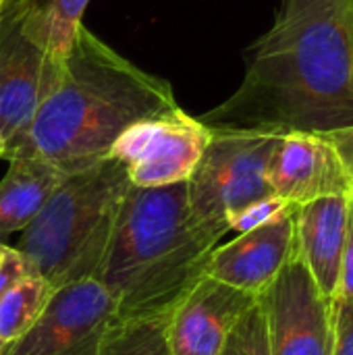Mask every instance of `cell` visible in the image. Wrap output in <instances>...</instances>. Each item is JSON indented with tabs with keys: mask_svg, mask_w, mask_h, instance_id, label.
Segmentation results:
<instances>
[{
	"mask_svg": "<svg viewBox=\"0 0 353 355\" xmlns=\"http://www.w3.org/2000/svg\"><path fill=\"white\" fill-rule=\"evenodd\" d=\"M200 121L279 133L353 129V0H281L248 48L239 87Z\"/></svg>",
	"mask_w": 353,
	"mask_h": 355,
	"instance_id": "6da1fadb",
	"label": "cell"
},
{
	"mask_svg": "<svg viewBox=\"0 0 353 355\" xmlns=\"http://www.w3.org/2000/svg\"><path fill=\"white\" fill-rule=\"evenodd\" d=\"M177 106L166 79L139 69L83 25L15 156L77 173L106 160L127 127Z\"/></svg>",
	"mask_w": 353,
	"mask_h": 355,
	"instance_id": "7a4b0ae2",
	"label": "cell"
},
{
	"mask_svg": "<svg viewBox=\"0 0 353 355\" xmlns=\"http://www.w3.org/2000/svg\"><path fill=\"white\" fill-rule=\"evenodd\" d=\"M225 235L202 225L187 183L129 187L96 275L117 320L166 322L179 302L206 277V264Z\"/></svg>",
	"mask_w": 353,
	"mask_h": 355,
	"instance_id": "3957f363",
	"label": "cell"
},
{
	"mask_svg": "<svg viewBox=\"0 0 353 355\" xmlns=\"http://www.w3.org/2000/svg\"><path fill=\"white\" fill-rule=\"evenodd\" d=\"M129 187L125 166L112 158L64 175L12 248L54 291L96 279Z\"/></svg>",
	"mask_w": 353,
	"mask_h": 355,
	"instance_id": "277c9868",
	"label": "cell"
},
{
	"mask_svg": "<svg viewBox=\"0 0 353 355\" xmlns=\"http://www.w3.org/2000/svg\"><path fill=\"white\" fill-rule=\"evenodd\" d=\"M210 131V141L187 181V198L202 225L227 235V220L235 212L273 196L266 173L283 133L212 127Z\"/></svg>",
	"mask_w": 353,
	"mask_h": 355,
	"instance_id": "5b68a950",
	"label": "cell"
},
{
	"mask_svg": "<svg viewBox=\"0 0 353 355\" xmlns=\"http://www.w3.org/2000/svg\"><path fill=\"white\" fill-rule=\"evenodd\" d=\"M210 127L185 110L171 108L127 127L112 144L108 158L121 162L133 187L187 183L208 141Z\"/></svg>",
	"mask_w": 353,
	"mask_h": 355,
	"instance_id": "8992f818",
	"label": "cell"
},
{
	"mask_svg": "<svg viewBox=\"0 0 353 355\" xmlns=\"http://www.w3.org/2000/svg\"><path fill=\"white\" fill-rule=\"evenodd\" d=\"M256 300L264 314L270 355L333 354V300L320 291L295 254Z\"/></svg>",
	"mask_w": 353,
	"mask_h": 355,
	"instance_id": "52a82bcc",
	"label": "cell"
},
{
	"mask_svg": "<svg viewBox=\"0 0 353 355\" xmlns=\"http://www.w3.org/2000/svg\"><path fill=\"white\" fill-rule=\"evenodd\" d=\"M114 320V306L96 279L71 283L52 293L37 322L4 355H100Z\"/></svg>",
	"mask_w": 353,
	"mask_h": 355,
	"instance_id": "ba28073f",
	"label": "cell"
},
{
	"mask_svg": "<svg viewBox=\"0 0 353 355\" xmlns=\"http://www.w3.org/2000/svg\"><path fill=\"white\" fill-rule=\"evenodd\" d=\"M27 2L0 31V135L8 150L6 160L23 148L60 71V60L23 31L21 17Z\"/></svg>",
	"mask_w": 353,
	"mask_h": 355,
	"instance_id": "9c48e42d",
	"label": "cell"
},
{
	"mask_svg": "<svg viewBox=\"0 0 353 355\" xmlns=\"http://www.w3.org/2000/svg\"><path fill=\"white\" fill-rule=\"evenodd\" d=\"M273 196L304 206L327 196H352L353 171L331 135L283 133L268 162Z\"/></svg>",
	"mask_w": 353,
	"mask_h": 355,
	"instance_id": "30bf717a",
	"label": "cell"
},
{
	"mask_svg": "<svg viewBox=\"0 0 353 355\" xmlns=\"http://www.w3.org/2000/svg\"><path fill=\"white\" fill-rule=\"evenodd\" d=\"M295 210L291 206L270 223L216 245L206 277L258 297L295 254Z\"/></svg>",
	"mask_w": 353,
	"mask_h": 355,
	"instance_id": "8fae6325",
	"label": "cell"
},
{
	"mask_svg": "<svg viewBox=\"0 0 353 355\" xmlns=\"http://www.w3.org/2000/svg\"><path fill=\"white\" fill-rule=\"evenodd\" d=\"M254 304L256 295L204 277L166 320L171 355H218L235 322Z\"/></svg>",
	"mask_w": 353,
	"mask_h": 355,
	"instance_id": "7c38bea8",
	"label": "cell"
},
{
	"mask_svg": "<svg viewBox=\"0 0 353 355\" xmlns=\"http://www.w3.org/2000/svg\"><path fill=\"white\" fill-rule=\"evenodd\" d=\"M352 196H327L295 210V256L325 295L335 300Z\"/></svg>",
	"mask_w": 353,
	"mask_h": 355,
	"instance_id": "4fadbf2b",
	"label": "cell"
},
{
	"mask_svg": "<svg viewBox=\"0 0 353 355\" xmlns=\"http://www.w3.org/2000/svg\"><path fill=\"white\" fill-rule=\"evenodd\" d=\"M64 179L50 162L37 156H15L0 181V241L21 233L44 208Z\"/></svg>",
	"mask_w": 353,
	"mask_h": 355,
	"instance_id": "5bb4252c",
	"label": "cell"
},
{
	"mask_svg": "<svg viewBox=\"0 0 353 355\" xmlns=\"http://www.w3.org/2000/svg\"><path fill=\"white\" fill-rule=\"evenodd\" d=\"M89 0H29L21 25L52 58L62 60L83 27V12Z\"/></svg>",
	"mask_w": 353,
	"mask_h": 355,
	"instance_id": "9a60e30c",
	"label": "cell"
},
{
	"mask_svg": "<svg viewBox=\"0 0 353 355\" xmlns=\"http://www.w3.org/2000/svg\"><path fill=\"white\" fill-rule=\"evenodd\" d=\"M54 289L37 272L17 279L0 297V343L10 345L21 339L44 314Z\"/></svg>",
	"mask_w": 353,
	"mask_h": 355,
	"instance_id": "2e32d148",
	"label": "cell"
},
{
	"mask_svg": "<svg viewBox=\"0 0 353 355\" xmlns=\"http://www.w3.org/2000/svg\"><path fill=\"white\" fill-rule=\"evenodd\" d=\"M100 355H171L166 322L114 320L104 337Z\"/></svg>",
	"mask_w": 353,
	"mask_h": 355,
	"instance_id": "e0dca14e",
	"label": "cell"
},
{
	"mask_svg": "<svg viewBox=\"0 0 353 355\" xmlns=\"http://www.w3.org/2000/svg\"><path fill=\"white\" fill-rule=\"evenodd\" d=\"M218 355H270L264 314L256 304L235 322Z\"/></svg>",
	"mask_w": 353,
	"mask_h": 355,
	"instance_id": "ac0fdd59",
	"label": "cell"
},
{
	"mask_svg": "<svg viewBox=\"0 0 353 355\" xmlns=\"http://www.w3.org/2000/svg\"><path fill=\"white\" fill-rule=\"evenodd\" d=\"M293 204H289V202H285V200H281L277 196H268V198L252 202L246 208H241L239 212H235L227 220V227H229V231H235L237 235L239 233H248V231H252L256 227H262V225L270 223L273 218L281 216Z\"/></svg>",
	"mask_w": 353,
	"mask_h": 355,
	"instance_id": "d6986e66",
	"label": "cell"
},
{
	"mask_svg": "<svg viewBox=\"0 0 353 355\" xmlns=\"http://www.w3.org/2000/svg\"><path fill=\"white\" fill-rule=\"evenodd\" d=\"M333 354L353 355V297H339L333 302Z\"/></svg>",
	"mask_w": 353,
	"mask_h": 355,
	"instance_id": "ffe728a7",
	"label": "cell"
},
{
	"mask_svg": "<svg viewBox=\"0 0 353 355\" xmlns=\"http://www.w3.org/2000/svg\"><path fill=\"white\" fill-rule=\"evenodd\" d=\"M339 297H353V193L352 198H350L347 235H345L341 270H339V283H337V293H335V300H339Z\"/></svg>",
	"mask_w": 353,
	"mask_h": 355,
	"instance_id": "44dd1931",
	"label": "cell"
},
{
	"mask_svg": "<svg viewBox=\"0 0 353 355\" xmlns=\"http://www.w3.org/2000/svg\"><path fill=\"white\" fill-rule=\"evenodd\" d=\"M27 272H31L29 266H27V262H25L23 256L10 245V250H8L4 262L0 264V297L6 293V289H8L17 279H21V277L27 275Z\"/></svg>",
	"mask_w": 353,
	"mask_h": 355,
	"instance_id": "7402d4cb",
	"label": "cell"
},
{
	"mask_svg": "<svg viewBox=\"0 0 353 355\" xmlns=\"http://www.w3.org/2000/svg\"><path fill=\"white\" fill-rule=\"evenodd\" d=\"M27 0H0V31L4 29V25L23 8Z\"/></svg>",
	"mask_w": 353,
	"mask_h": 355,
	"instance_id": "603a6c76",
	"label": "cell"
},
{
	"mask_svg": "<svg viewBox=\"0 0 353 355\" xmlns=\"http://www.w3.org/2000/svg\"><path fill=\"white\" fill-rule=\"evenodd\" d=\"M331 137L337 141V146L341 148V152H343L345 160L350 162V166H352V171H353V129H350V131H343V133H335V135H331Z\"/></svg>",
	"mask_w": 353,
	"mask_h": 355,
	"instance_id": "cb8c5ba5",
	"label": "cell"
},
{
	"mask_svg": "<svg viewBox=\"0 0 353 355\" xmlns=\"http://www.w3.org/2000/svg\"><path fill=\"white\" fill-rule=\"evenodd\" d=\"M8 250H10V245H6L4 241H0V264L4 262V258H6V254H8Z\"/></svg>",
	"mask_w": 353,
	"mask_h": 355,
	"instance_id": "d4e9b609",
	"label": "cell"
},
{
	"mask_svg": "<svg viewBox=\"0 0 353 355\" xmlns=\"http://www.w3.org/2000/svg\"><path fill=\"white\" fill-rule=\"evenodd\" d=\"M0 158H8V150H6V144L0 135Z\"/></svg>",
	"mask_w": 353,
	"mask_h": 355,
	"instance_id": "484cf974",
	"label": "cell"
},
{
	"mask_svg": "<svg viewBox=\"0 0 353 355\" xmlns=\"http://www.w3.org/2000/svg\"><path fill=\"white\" fill-rule=\"evenodd\" d=\"M8 345H4V343H0V355H4V349H6Z\"/></svg>",
	"mask_w": 353,
	"mask_h": 355,
	"instance_id": "4316f807",
	"label": "cell"
}]
</instances>
